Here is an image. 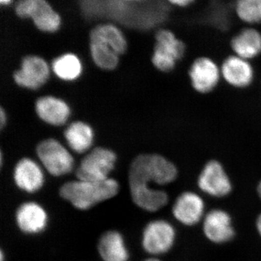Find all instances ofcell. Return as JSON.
I'll list each match as a JSON object with an SVG mask.
<instances>
[{"mask_svg": "<svg viewBox=\"0 0 261 261\" xmlns=\"http://www.w3.org/2000/svg\"><path fill=\"white\" fill-rule=\"evenodd\" d=\"M80 5L87 18L113 19L144 30L164 21L171 6L156 1H82Z\"/></svg>", "mask_w": 261, "mask_h": 261, "instance_id": "1", "label": "cell"}, {"mask_svg": "<svg viewBox=\"0 0 261 261\" xmlns=\"http://www.w3.org/2000/svg\"><path fill=\"white\" fill-rule=\"evenodd\" d=\"M119 192V182L112 177L102 181L76 178L65 182L59 189L61 198L80 211L90 210L116 197Z\"/></svg>", "mask_w": 261, "mask_h": 261, "instance_id": "2", "label": "cell"}, {"mask_svg": "<svg viewBox=\"0 0 261 261\" xmlns=\"http://www.w3.org/2000/svg\"><path fill=\"white\" fill-rule=\"evenodd\" d=\"M178 176L176 165L161 154H142L137 156L128 169V182L154 187L166 186Z\"/></svg>", "mask_w": 261, "mask_h": 261, "instance_id": "3", "label": "cell"}, {"mask_svg": "<svg viewBox=\"0 0 261 261\" xmlns=\"http://www.w3.org/2000/svg\"><path fill=\"white\" fill-rule=\"evenodd\" d=\"M177 238L176 228L163 219L151 220L142 233V249L149 256L160 257L172 250Z\"/></svg>", "mask_w": 261, "mask_h": 261, "instance_id": "4", "label": "cell"}, {"mask_svg": "<svg viewBox=\"0 0 261 261\" xmlns=\"http://www.w3.org/2000/svg\"><path fill=\"white\" fill-rule=\"evenodd\" d=\"M186 51V44L174 33L168 29H161L155 34L152 64L158 70L169 73L183 59Z\"/></svg>", "mask_w": 261, "mask_h": 261, "instance_id": "5", "label": "cell"}, {"mask_svg": "<svg viewBox=\"0 0 261 261\" xmlns=\"http://www.w3.org/2000/svg\"><path fill=\"white\" fill-rule=\"evenodd\" d=\"M116 160V154L111 149L95 147L81 161L75 170V176L86 181H105L111 178Z\"/></svg>", "mask_w": 261, "mask_h": 261, "instance_id": "6", "label": "cell"}, {"mask_svg": "<svg viewBox=\"0 0 261 261\" xmlns=\"http://www.w3.org/2000/svg\"><path fill=\"white\" fill-rule=\"evenodd\" d=\"M37 154L43 168L54 177L66 176L74 169L73 156L54 139L41 142L37 147Z\"/></svg>", "mask_w": 261, "mask_h": 261, "instance_id": "7", "label": "cell"}, {"mask_svg": "<svg viewBox=\"0 0 261 261\" xmlns=\"http://www.w3.org/2000/svg\"><path fill=\"white\" fill-rule=\"evenodd\" d=\"M199 190L206 195L214 198H224L232 192L231 178L222 163L217 160H211L204 165L197 177Z\"/></svg>", "mask_w": 261, "mask_h": 261, "instance_id": "8", "label": "cell"}, {"mask_svg": "<svg viewBox=\"0 0 261 261\" xmlns=\"http://www.w3.org/2000/svg\"><path fill=\"white\" fill-rule=\"evenodd\" d=\"M15 13L20 18H30L40 31L54 32L59 28L61 18L44 0H23L15 6Z\"/></svg>", "mask_w": 261, "mask_h": 261, "instance_id": "9", "label": "cell"}, {"mask_svg": "<svg viewBox=\"0 0 261 261\" xmlns=\"http://www.w3.org/2000/svg\"><path fill=\"white\" fill-rule=\"evenodd\" d=\"M171 213L174 219L182 226L192 227L202 223L207 212L202 196L193 191H185L176 197Z\"/></svg>", "mask_w": 261, "mask_h": 261, "instance_id": "10", "label": "cell"}, {"mask_svg": "<svg viewBox=\"0 0 261 261\" xmlns=\"http://www.w3.org/2000/svg\"><path fill=\"white\" fill-rule=\"evenodd\" d=\"M221 76V68L208 57L196 58L188 70L192 89L200 94L214 92L219 85Z\"/></svg>", "mask_w": 261, "mask_h": 261, "instance_id": "11", "label": "cell"}, {"mask_svg": "<svg viewBox=\"0 0 261 261\" xmlns=\"http://www.w3.org/2000/svg\"><path fill=\"white\" fill-rule=\"evenodd\" d=\"M49 221L47 211L37 201L22 202L15 211V224L19 231L24 234L34 236L44 232Z\"/></svg>", "mask_w": 261, "mask_h": 261, "instance_id": "12", "label": "cell"}, {"mask_svg": "<svg viewBox=\"0 0 261 261\" xmlns=\"http://www.w3.org/2000/svg\"><path fill=\"white\" fill-rule=\"evenodd\" d=\"M202 229L205 238L217 245L229 243L236 234L231 215L221 208L206 213L202 221Z\"/></svg>", "mask_w": 261, "mask_h": 261, "instance_id": "13", "label": "cell"}, {"mask_svg": "<svg viewBox=\"0 0 261 261\" xmlns=\"http://www.w3.org/2000/svg\"><path fill=\"white\" fill-rule=\"evenodd\" d=\"M42 165L29 158L20 159L15 164L13 172L15 187L24 193L35 194L45 184V174Z\"/></svg>", "mask_w": 261, "mask_h": 261, "instance_id": "14", "label": "cell"}, {"mask_svg": "<svg viewBox=\"0 0 261 261\" xmlns=\"http://www.w3.org/2000/svg\"><path fill=\"white\" fill-rule=\"evenodd\" d=\"M49 73L47 63L42 58L28 56L23 58L21 68L15 72L13 79L20 87L37 89L46 83Z\"/></svg>", "mask_w": 261, "mask_h": 261, "instance_id": "15", "label": "cell"}, {"mask_svg": "<svg viewBox=\"0 0 261 261\" xmlns=\"http://www.w3.org/2000/svg\"><path fill=\"white\" fill-rule=\"evenodd\" d=\"M221 76L226 83L235 89H246L254 80V69L247 60L235 56L225 58L221 67Z\"/></svg>", "mask_w": 261, "mask_h": 261, "instance_id": "16", "label": "cell"}, {"mask_svg": "<svg viewBox=\"0 0 261 261\" xmlns=\"http://www.w3.org/2000/svg\"><path fill=\"white\" fill-rule=\"evenodd\" d=\"M130 198L139 208L149 213L162 210L169 202V195L165 190L138 184L128 185Z\"/></svg>", "mask_w": 261, "mask_h": 261, "instance_id": "17", "label": "cell"}, {"mask_svg": "<svg viewBox=\"0 0 261 261\" xmlns=\"http://www.w3.org/2000/svg\"><path fill=\"white\" fill-rule=\"evenodd\" d=\"M97 251L102 261H128L130 252L124 237L117 230H109L101 235Z\"/></svg>", "mask_w": 261, "mask_h": 261, "instance_id": "18", "label": "cell"}, {"mask_svg": "<svg viewBox=\"0 0 261 261\" xmlns=\"http://www.w3.org/2000/svg\"><path fill=\"white\" fill-rule=\"evenodd\" d=\"M231 48L235 56L254 59L261 54V34L253 28L243 29L231 39Z\"/></svg>", "mask_w": 261, "mask_h": 261, "instance_id": "19", "label": "cell"}, {"mask_svg": "<svg viewBox=\"0 0 261 261\" xmlns=\"http://www.w3.org/2000/svg\"><path fill=\"white\" fill-rule=\"evenodd\" d=\"M36 112L41 119L54 126H61L68 119L70 109L66 103L53 97L39 98L36 102Z\"/></svg>", "mask_w": 261, "mask_h": 261, "instance_id": "20", "label": "cell"}, {"mask_svg": "<svg viewBox=\"0 0 261 261\" xmlns=\"http://www.w3.org/2000/svg\"><path fill=\"white\" fill-rule=\"evenodd\" d=\"M64 136L70 148L79 154L89 150L93 142L92 128L83 122L72 123L65 130Z\"/></svg>", "mask_w": 261, "mask_h": 261, "instance_id": "21", "label": "cell"}, {"mask_svg": "<svg viewBox=\"0 0 261 261\" xmlns=\"http://www.w3.org/2000/svg\"><path fill=\"white\" fill-rule=\"evenodd\" d=\"M90 41H96L111 47L117 54H123L126 51L127 44L121 31L111 24L98 25L92 29Z\"/></svg>", "mask_w": 261, "mask_h": 261, "instance_id": "22", "label": "cell"}, {"mask_svg": "<svg viewBox=\"0 0 261 261\" xmlns=\"http://www.w3.org/2000/svg\"><path fill=\"white\" fill-rule=\"evenodd\" d=\"M82 64L75 55L65 54L58 57L53 63L54 73L61 80H74L82 73Z\"/></svg>", "mask_w": 261, "mask_h": 261, "instance_id": "23", "label": "cell"}, {"mask_svg": "<svg viewBox=\"0 0 261 261\" xmlns=\"http://www.w3.org/2000/svg\"><path fill=\"white\" fill-rule=\"evenodd\" d=\"M90 50L92 59L99 68L113 70L118 63V55L111 47L102 43L90 41Z\"/></svg>", "mask_w": 261, "mask_h": 261, "instance_id": "24", "label": "cell"}, {"mask_svg": "<svg viewBox=\"0 0 261 261\" xmlns=\"http://www.w3.org/2000/svg\"><path fill=\"white\" fill-rule=\"evenodd\" d=\"M235 13L247 24L261 23V0H240L234 5Z\"/></svg>", "mask_w": 261, "mask_h": 261, "instance_id": "25", "label": "cell"}, {"mask_svg": "<svg viewBox=\"0 0 261 261\" xmlns=\"http://www.w3.org/2000/svg\"><path fill=\"white\" fill-rule=\"evenodd\" d=\"M168 3L171 6H176L179 8H186L187 7L191 6L196 2L195 0H171Z\"/></svg>", "mask_w": 261, "mask_h": 261, "instance_id": "26", "label": "cell"}, {"mask_svg": "<svg viewBox=\"0 0 261 261\" xmlns=\"http://www.w3.org/2000/svg\"><path fill=\"white\" fill-rule=\"evenodd\" d=\"M255 227H256L257 232L261 238V213L258 215L255 221Z\"/></svg>", "mask_w": 261, "mask_h": 261, "instance_id": "27", "label": "cell"}, {"mask_svg": "<svg viewBox=\"0 0 261 261\" xmlns=\"http://www.w3.org/2000/svg\"><path fill=\"white\" fill-rule=\"evenodd\" d=\"M5 121H6V116H5L4 110L1 108V109H0V128H3Z\"/></svg>", "mask_w": 261, "mask_h": 261, "instance_id": "28", "label": "cell"}, {"mask_svg": "<svg viewBox=\"0 0 261 261\" xmlns=\"http://www.w3.org/2000/svg\"><path fill=\"white\" fill-rule=\"evenodd\" d=\"M142 261H163L159 257L149 256Z\"/></svg>", "mask_w": 261, "mask_h": 261, "instance_id": "29", "label": "cell"}, {"mask_svg": "<svg viewBox=\"0 0 261 261\" xmlns=\"http://www.w3.org/2000/svg\"><path fill=\"white\" fill-rule=\"evenodd\" d=\"M257 193L259 198L261 200V180L257 185Z\"/></svg>", "mask_w": 261, "mask_h": 261, "instance_id": "30", "label": "cell"}, {"mask_svg": "<svg viewBox=\"0 0 261 261\" xmlns=\"http://www.w3.org/2000/svg\"><path fill=\"white\" fill-rule=\"evenodd\" d=\"M5 260H6V255H5V252L3 251V249H2L1 252H0V261Z\"/></svg>", "mask_w": 261, "mask_h": 261, "instance_id": "31", "label": "cell"}, {"mask_svg": "<svg viewBox=\"0 0 261 261\" xmlns=\"http://www.w3.org/2000/svg\"><path fill=\"white\" fill-rule=\"evenodd\" d=\"M0 3L2 5H9L11 3V1H10V0H1Z\"/></svg>", "mask_w": 261, "mask_h": 261, "instance_id": "32", "label": "cell"}]
</instances>
